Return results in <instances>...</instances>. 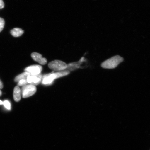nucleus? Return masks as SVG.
Segmentation results:
<instances>
[{
  "mask_svg": "<svg viewBox=\"0 0 150 150\" xmlns=\"http://www.w3.org/2000/svg\"><path fill=\"white\" fill-rule=\"evenodd\" d=\"M123 58L121 56L116 55L103 62L101 64V66L104 69H114L123 62Z\"/></svg>",
  "mask_w": 150,
  "mask_h": 150,
  "instance_id": "nucleus-1",
  "label": "nucleus"
},
{
  "mask_svg": "<svg viewBox=\"0 0 150 150\" xmlns=\"http://www.w3.org/2000/svg\"><path fill=\"white\" fill-rule=\"evenodd\" d=\"M37 91V88L32 84H27L23 86L21 89V93L23 98H27L34 95Z\"/></svg>",
  "mask_w": 150,
  "mask_h": 150,
  "instance_id": "nucleus-2",
  "label": "nucleus"
},
{
  "mask_svg": "<svg viewBox=\"0 0 150 150\" xmlns=\"http://www.w3.org/2000/svg\"><path fill=\"white\" fill-rule=\"evenodd\" d=\"M49 68L55 71H61L67 68V64L62 61L55 60L50 62L48 64Z\"/></svg>",
  "mask_w": 150,
  "mask_h": 150,
  "instance_id": "nucleus-3",
  "label": "nucleus"
},
{
  "mask_svg": "<svg viewBox=\"0 0 150 150\" xmlns=\"http://www.w3.org/2000/svg\"><path fill=\"white\" fill-rule=\"evenodd\" d=\"M42 70V67L41 65H34L26 67L24 71L31 75L35 76L41 74Z\"/></svg>",
  "mask_w": 150,
  "mask_h": 150,
  "instance_id": "nucleus-4",
  "label": "nucleus"
},
{
  "mask_svg": "<svg viewBox=\"0 0 150 150\" xmlns=\"http://www.w3.org/2000/svg\"><path fill=\"white\" fill-rule=\"evenodd\" d=\"M56 73H53L44 75L42 76V83L45 85H50L53 83L54 80L57 79Z\"/></svg>",
  "mask_w": 150,
  "mask_h": 150,
  "instance_id": "nucleus-5",
  "label": "nucleus"
},
{
  "mask_svg": "<svg viewBox=\"0 0 150 150\" xmlns=\"http://www.w3.org/2000/svg\"><path fill=\"white\" fill-rule=\"evenodd\" d=\"M42 76L41 73L35 76L30 75L27 78L28 83L35 86L38 85L42 82Z\"/></svg>",
  "mask_w": 150,
  "mask_h": 150,
  "instance_id": "nucleus-6",
  "label": "nucleus"
},
{
  "mask_svg": "<svg viewBox=\"0 0 150 150\" xmlns=\"http://www.w3.org/2000/svg\"><path fill=\"white\" fill-rule=\"evenodd\" d=\"M31 56L33 60L38 62L41 65H45L47 62L46 58L43 57L41 54L38 52H33L31 54Z\"/></svg>",
  "mask_w": 150,
  "mask_h": 150,
  "instance_id": "nucleus-7",
  "label": "nucleus"
},
{
  "mask_svg": "<svg viewBox=\"0 0 150 150\" xmlns=\"http://www.w3.org/2000/svg\"><path fill=\"white\" fill-rule=\"evenodd\" d=\"M14 100L16 102H18L21 99V90L18 86L14 88L13 92Z\"/></svg>",
  "mask_w": 150,
  "mask_h": 150,
  "instance_id": "nucleus-8",
  "label": "nucleus"
},
{
  "mask_svg": "<svg viewBox=\"0 0 150 150\" xmlns=\"http://www.w3.org/2000/svg\"><path fill=\"white\" fill-rule=\"evenodd\" d=\"M24 31L20 28H16L11 30L10 33L14 37H18L23 34Z\"/></svg>",
  "mask_w": 150,
  "mask_h": 150,
  "instance_id": "nucleus-9",
  "label": "nucleus"
},
{
  "mask_svg": "<svg viewBox=\"0 0 150 150\" xmlns=\"http://www.w3.org/2000/svg\"><path fill=\"white\" fill-rule=\"evenodd\" d=\"M30 75V74L29 73L25 72L22 73L16 77L14 79V81L18 82L21 80H27L28 76Z\"/></svg>",
  "mask_w": 150,
  "mask_h": 150,
  "instance_id": "nucleus-10",
  "label": "nucleus"
},
{
  "mask_svg": "<svg viewBox=\"0 0 150 150\" xmlns=\"http://www.w3.org/2000/svg\"><path fill=\"white\" fill-rule=\"evenodd\" d=\"M28 84L27 80H21L19 81L18 83V86H23L27 85Z\"/></svg>",
  "mask_w": 150,
  "mask_h": 150,
  "instance_id": "nucleus-11",
  "label": "nucleus"
},
{
  "mask_svg": "<svg viewBox=\"0 0 150 150\" xmlns=\"http://www.w3.org/2000/svg\"><path fill=\"white\" fill-rule=\"evenodd\" d=\"M5 24V21L3 18H0V32L2 31L4 27Z\"/></svg>",
  "mask_w": 150,
  "mask_h": 150,
  "instance_id": "nucleus-12",
  "label": "nucleus"
},
{
  "mask_svg": "<svg viewBox=\"0 0 150 150\" xmlns=\"http://www.w3.org/2000/svg\"><path fill=\"white\" fill-rule=\"evenodd\" d=\"M4 105L7 109L10 110L11 109V104L8 101L5 100L3 102Z\"/></svg>",
  "mask_w": 150,
  "mask_h": 150,
  "instance_id": "nucleus-13",
  "label": "nucleus"
},
{
  "mask_svg": "<svg viewBox=\"0 0 150 150\" xmlns=\"http://www.w3.org/2000/svg\"><path fill=\"white\" fill-rule=\"evenodd\" d=\"M4 7V3L3 0H0V9H3Z\"/></svg>",
  "mask_w": 150,
  "mask_h": 150,
  "instance_id": "nucleus-14",
  "label": "nucleus"
},
{
  "mask_svg": "<svg viewBox=\"0 0 150 150\" xmlns=\"http://www.w3.org/2000/svg\"><path fill=\"white\" fill-rule=\"evenodd\" d=\"M3 85L2 82L1 81L0 79V89H3Z\"/></svg>",
  "mask_w": 150,
  "mask_h": 150,
  "instance_id": "nucleus-15",
  "label": "nucleus"
},
{
  "mask_svg": "<svg viewBox=\"0 0 150 150\" xmlns=\"http://www.w3.org/2000/svg\"><path fill=\"white\" fill-rule=\"evenodd\" d=\"M3 102L2 101H1V100H0V105H3Z\"/></svg>",
  "mask_w": 150,
  "mask_h": 150,
  "instance_id": "nucleus-16",
  "label": "nucleus"
},
{
  "mask_svg": "<svg viewBox=\"0 0 150 150\" xmlns=\"http://www.w3.org/2000/svg\"><path fill=\"white\" fill-rule=\"evenodd\" d=\"M2 95V92L1 89H0V96H1Z\"/></svg>",
  "mask_w": 150,
  "mask_h": 150,
  "instance_id": "nucleus-17",
  "label": "nucleus"
}]
</instances>
